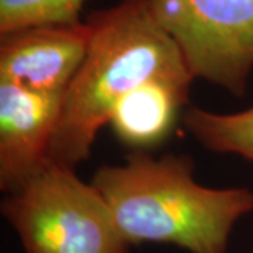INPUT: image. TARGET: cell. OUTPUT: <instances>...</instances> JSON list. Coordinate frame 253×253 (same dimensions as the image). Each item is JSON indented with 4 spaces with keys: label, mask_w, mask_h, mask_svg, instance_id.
Segmentation results:
<instances>
[{
    "label": "cell",
    "mask_w": 253,
    "mask_h": 253,
    "mask_svg": "<svg viewBox=\"0 0 253 253\" xmlns=\"http://www.w3.org/2000/svg\"><path fill=\"white\" fill-rule=\"evenodd\" d=\"M89 48L63 93L49 162L75 169L90 156L118 100L142 82H190L180 51L152 14L149 0H121L86 20Z\"/></svg>",
    "instance_id": "1"
},
{
    "label": "cell",
    "mask_w": 253,
    "mask_h": 253,
    "mask_svg": "<svg viewBox=\"0 0 253 253\" xmlns=\"http://www.w3.org/2000/svg\"><path fill=\"white\" fill-rule=\"evenodd\" d=\"M193 172L189 155L154 158L134 151L123 165L101 166L90 183L131 246L155 242L190 253H226L238 219L253 211V191L206 187Z\"/></svg>",
    "instance_id": "2"
},
{
    "label": "cell",
    "mask_w": 253,
    "mask_h": 253,
    "mask_svg": "<svg viewBox=\"0 0 253 253\" xmlns=\"http://www.w3.org/2000/svg\"><path fill=\"white\" fill-rule=\"evenodd\" d=\"M0 211L24 253H129L132 248L91 183L52 162L6 194Z\"/></svg>",
    "instance_id": "3"
},
{
    "label": "cell",
    "mask_w": 253,
    "mask_h": 253,
    "mask_svg": "<svg viewBox=\"0 0 253 253\" xmlns=\"http://www.w3.org/2000/svg\"><path fill=\"white\" fill-rule=\"evenodd\" d=\"M193 79L245 96L253 69V0H149Z\"/></svg>",
    "instance_id": "4"
},
{
    "label": "cell",
    "mask_w": 253,
    "mask_h": 253,
    "mask_svg": "<svg viewBox=\"0 0 253 253\" xmlns=\"http://www.w3.org/2000/svg\"><path fill=\"white\" fill-rule=\"evenodd\" d=\"M89 27L44 24L0 36V82L63 96L89 48Z\"/></svg>",
    "instance_id": "5"
},
{
    "label": "cell",
    "mask_w": 253,
    "mask_h": 253,
    "mask_svg": "<svg viewBox=\"0 0 253 253\" xmlns=\"http://www.w3.org/2000/svg\"><path fill=\"white\" fill-rule=\"evenodd\" d=\"M62 96L0 82V190L23 189L49 163Z\"/></svg>",
    "instance_id": "6"
},
{
    "label": "cell",
    "mask_w": 253,
    "mask_h": 253,
    "mask_svg": "<svg viewBox=\"0 0 253 253\" xmlns=\"http://www.w3.org/2000/svg\"><path fill=\"white\" fill-rule=\"evenodd\" d=\"M190 82L149 79L118 100L109 126L123 145L146 151L172 134L180 110L189 101Z\"/></svg>",
    "instance_id": "7"
},
{
    "label": "cell",
    "mask_w": 253,
    "mask_h": 253,
    "mask_svg": "<svg viewBox=\"0 0 253 253\" xmlns=\"http://www.w3.org/2000/svg\"><path fill=\"white\" fill-rule=\"evenodd\" d=\"M183 123L204 148L218 154L239 155L253 162V107L231 114L189 107Z\"/></svg>",
    "instance_id": "8"
},
{
    "label": "cell",
    "mask_w": 253,
    "mask_h": 253,
    "mask_svg": "<svg viewBox=\"0 0 253 253\" xmlns=\"http://www.w3.org/2000/svg\"><path fill=\"white\" fill-rule=\"evenodd\" d=\"M86 0H0V36L44 24L81 23Z\"/></svg>",
    "instance_id": "9"
}]
</instances>
